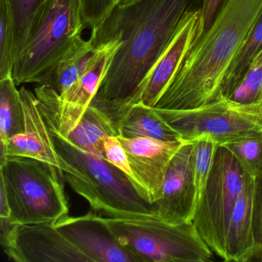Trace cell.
Masks as SVG:
<instances>
[{
    "mask_svg": "<svg viewBox=\"0 0 262 262\" xmlns=\"http://www.w3.org/2000/svg\"><path fill=\"white\" fill-rule=\"evenodd\" d=\"M261 102H262V97H261Z\"/></svg>",
    "mask_w": 262,
    "mask_h": 262,
    "instance_id": "34",
    "label": "cell"
},
{
    "mask_svg": "<svg viewBox=\"0 0 262 262\" xmlns=\"http://www.w3.org/2000/svg\"><path fill=\"white\" fill-rule=\"evenodd\" d=\"M38 103L59 159L62 179L96 214L104 217L157 215L154 205L140 187L106 159L80 149L62 136L48 107L39 99Z\"/></svg>",
    "mask_w": 262,
    "mask_h": 262,
    "instance_id": "3",
    "label": "cell"
},
{
    "mask_svg": "<svg viewBox=\"0 0 262 262\" xmlns=\"http://www.w3.org/2000/svg\"><path fill=\"white\" fill-rule=\"evenodd\" d=\"M0 176L10 223L54 224L68 215L62 172L57 167L33 158L8 156L0 165Z\"/></svg>",
    "mask_w": 262,
    "mask_h": 262,
    "instance_id": "4",
    "label": "cell"
},
{
    "mask_svg": "<svg viewBox=\"0 0 262 262\" xmlns=\"http://www.w3.org/2000/svg\"><path fill=\"white\" fill-rule=\"evenodd\" d=\"M204 31L202 9L185 15L174 37L147 75L141 87L138 102L152 108L156 106L200 40Z\"/></svg>",
    "mask_w": 262,
    "mask_h": 262,
    "instance_id": "11",
    "label": "cell"
},
{
    "mask_svg": "<svg viewBox=\"0 0 262 262\" xmlns=\"http://www.w3.org/2000/svg\"><path fill=\"white\" fill-rule=\"evenodd\" d=\"M54 225L90 262H137L121 245L105 217L96 213L67 215Z\"/></svg>",
    "mask_w": 262,
    "mask_h": 262,
    "instance_id": "12",
    "label": "cell"
},
{
    "mask_svg": "<svg viewBox=\"0 0 262 262\" xmlns=\"http://www.w3.org/2000/svg\"><path fill=\"white\" fill-rule=\"evenodd\" d=\"M1 243L16 262H90L54 224L13 225L0 219Z\"/></svg>",
    "mask_w": 262,
    "mask_h": 262,
    "instance_id": "10",
    "label": "cell"
},
{
    "mask_svg": "<svg viewBox=\"0 0 262 262\" xmlns=\"http://www.w3.org/2000/svg\"><path fill=\"white\" fill-rule=\"evenodd\" d=\"M119 47L112 41L95 47L96 52L80 79L62 94L45 85L35 89V95L48 107L58 131L64 137L76 128L91 105Z\"/></svg>",
    "mask_w": 262,
    "mask_h": 262,
    "instance_id": "9",
    "label": "cell"
},
{
    "mask_svg": "<svg viewBox=\"0 0 262 262\" xmlns=\"http://www.w3.org/2000/svg\"><path fill=\"white\" fill-rule=\"evenodd\" d=\"M13 77L0 79V141L24 133L25 120L19 90Z\"/></svg>",
    "mask_w": 262,
    "mask_h": 262,
    "instance_id": "20",
    "label": "cell"
},
{
    "mask_svg": "<svg viewBox=\"0 0 262 262\" xmlns=\"http://www.w3.org/2000/svg\"><path fill=\"white\" fill-rule=\"evenodd\" d=\"M134 1V0H121L120 4H128V3H131Z\"/></svg>",
    "mask_w": 262,
    "mask_h": 262,
    "instance_id": "33",
    "label": "cell"
},
{
    "mask_svg": "<svg viewBox=\"0 0 262 262\" xmlns=\"http://www.w3.org/2000/svg\"><path fill=\"white\" fill-rule=\"evenodd\" d=\"M85 28L79 0H47L15 59V83H34L82 36Z\"/></svg>",
    "mask_w": 262,
    "mask_h": 262,
    "instance_id": "6",
    "label": "cell"
},
{
    "mask_svg": "<svg viewBox=\"0 0 262 262\" xmlns=\"http://www.w3.org/2000/svg\"><path fill=\"white\" fill-rule=\"evenodd\" d=\"M202 5L203 0H134L116 6L92 30L95 47L112 41L119 45L91 103L106 113L116 128L128 107L139 102L147 75L185 15Z\"/></svg>",
    "mask_w": 262,
    "mask_h": 262,
    "instance_id": "1",
    "label": "cell"
},
{
    "mask_svg": "<svg viewBox=\"0 0 262 262\" xmlns=\"http://www.w3.org/2000/svg\"><path fill=\"white\" fill-rule=\"evenodd\" d=\"M16 30V57L21 51L36 18L47 0H7Z\"/></svg>",
    "mask_w": 262,
    "mask_h": 262,
    "instance_id": "24",
    "label": "cell"
},
{
    "mask_svg": "<svg viewBox=\"0 0 262 262\" xmlns=\"http://www.w3.org/2000/svg\"><path fill=\"white\" fill-rule=\"evenodd\" d=\"M24 108L25 132L15 135L6 142L0 141V165L8 156L33 158L60 169L59 159L36 95L22 87L19 90Z\"/></svg>",
    "mask_w": 262,
    "mask_h": 262,
    "instance_id": "15",
    "label": "cell"
},
{
    "mask_svg": "<svg viewBox=\"0 0 262 262\" xmlns=\"http://www.w3.org/2000/svg\"><path fill=\"white\" fill-rule=\"evenodd\" d=\"M261 50L262 16L245 41L225 76L222 85V94L224 96L230 97L232 94L246 74L251 62Z\"/></svg>",
    "mask_w": 262,
    "mask_h": 262,
    "instance_id": "21",
    "label": "cell"
},
{
    "mask_svg": "<svg viewBox=\"0 0 262 262\" xmlns=\"http://www.w3.org/2000/svg\"><path fill=\"white\" fill-rule=\"evenodd\" d=\"M105 219L137 262H208L214 259V253L193 222H169L158 214Z\"/></svg>",
    "mask_w": 262,
    "mask_h": 262,
    "instance_id": "5",
    "label": "cell"
},
{
    "mask_svg": "<svg viewBox=\"0 0 262 262\" xmlns=\"http://www.w3.org/2000/svg\"><path fill=\"white\" fill-rule=\"evenodd\" d=\"M16 59V30L7 0H0V79L13 74Z\"/></svg>",
    "mask_w": 262,
    "mask_h": 262,
    "instance_id": "23",
    "label": "cell"
},
{
    "mask_svg": "<svg viewBox=\"0 0 262 262\" xmlns=\"http://www.w3.org/2000/svg\"><path fill=\"white\" fill-rule=\"evenodd\" d=\"M95 52L92 39L85 40L80 36L54 65L37 78L35 83L62 94L80 79Z\"/></svg>",
    "mask_w": 262,
    "mask_h": 262,
    "instance_id": "17",
    "label": "cell"
},
{
    "mask_svg": "<svg viewBox=\"0 0 262 262\" xmlns=\"http://www.w3.org/2000/svg\"><path fill=\"white\" fill-rule=\"evenodd\" d=\"M111 136H118V132L110 116L90 105L76 128L65 138L80 149L105 159V139Z\"/></svg>",
    "mask_w": 262,
    "mask_h": 262,
    "instance_id": "19",
    "label": "cell"
},
{
    "mask_svg": "<svg viewBox=\"0 0 262 262\" xmlns=\"http://www.w3.org/2000/svg\"><path fill=\"white\" fill-rule=\"evenodd\" d=\"M154 108L188 142L206 139L222 146L262 133V102L240 103L222 96L190 110Z\"/></svg>",
    "mask_w": 262,
    "mask_h": 262,
    "instance_id": "7",
    "label": "cell"
},
{
    "mask_svg": "<svg viewBox=\"0 0 262 262\" xmlns=\"http://www.w3.org/2000/svg\"><path fill=\"white\" fill-rule=\"evenodd\" d=\"M222 147L231 153L245 174L262 179V133L242 138Z\"/></svg>",
    "mask_w": 262,
    "mask_h": 262,
    "instance_id": "22",
    "label": "cell"
},
{
    "mask_svg": "<svg viewBox=\"0 0 262 262\" xmlns=\"http://www.w3.org/2000/svg\"><path fill=\"white\" fill-rule=\"evenodd\" d=\"M260 261L262 262V245L257 243L254 252L251 254L248 262Z\"/></svg>",
    "mask_w": 262,
    "mask_h": 262,
    "instance_id": "32",
    "label": "cell"
},
{
    "mask_svg": "<svg viewBox=\"0 0 262 262\" xmlns=\"http://www.w3.org/2000/svg\"><path fill=\"white\" fill-rule=\"evenodd\" d=\"M255 235L257 243L262 245V179H257L255 208Z\"/></svg>",
    "mask_w": 262,
    "mask_h": 262,
    "instance_id": "29",
    "label": "cell"
},
{
    "mask_svg": "<svg viewBox=\"0 0 262 262\" xmlns=\"http://www.w3.org/2000/svg\"><path fill=\"white\" fill-rule=\"evenodd\" d=\"M222 2V0H203L202 11L205 24V31L211 25Z\"/></svg>",
    "mask_w": 262,
    "mask_h": 262,
    "instance_id": "30",
    "label": "cell"
},
{
    "mask_svg": "<svg viewBox=\"0 0 262 262\" xmlns=\"http://www.w3.org/2000/svg\"><path fill=\"white\" fill-rule=\"evenodd\" d=\"M262 50L254 58L230 99L244 104L262 102Z\"/></svg>",
    "mask_w": 262,
    "mask_h": 262,
    "instance_id": "26",
    "label": "cell"
},
{
    "mask_svg": "<svg viewBox=\"0 0 262 262\" xmlns=\"http://www.w3.org/2000/svg\"><path fill=\"white\" fill-rule=\"evenodd\" d=\"M194 142L174 156L164 179L162 196L154 204L158 215L172 222H193L194 216Z\"/></svg>",
    "mask_w": 262,
    "mask_h": 262,
    "instance_id": "14",
    "label": "cell"
},
{
    "mask_svg": "<svg viewBox=\"0 0 262 262\" xmlns=\"http://www.w3.org/2000/svg\"><path fill=\"white\" fill-rule=\"evenodd\" d=\"M10 215V207L5 190L0 185V219H9Z\"/></svg>",
    "mask_w": 262,
    "mask_h": 262,
    "instance_id": "31",
    "label": "cell"
},
{
    "mask_svg": "<svg viewBox=\"0 0 262 262\" xmlns=\"http://www.w3.org/2000/svg\"><path fill=\"white\" fill-rule=\"evenodd\" d=\"M118 137L126 152L138 184L145 191L149 202L154 205L162 196L164 179L171 160L188 142Z\"/></svg>",
    "mask_w": 262,
    "mask_h": 262,
    "instance_id": "13",
    "label": "cell"
},
{
    "mask_svg": "<svg viewBox=\"0 0 262 262\" xmlns=\"http://www.w3.org/2000/svg\"><path fill=\"white\" fill-rule=\"evenodd\" d=\"M245 181L246 174L234 156L226 148L219 146L193 223L210 249L225 261L231 214Z\"/></svg>",
    "mask_w": 262,
    "mask_h": 262,
    "instance_id": "8",
    "label": "cell"
},
{
    "mask_svg": "<svg viewBox=\"0 0 262 262\" xmlns=\"http://www.w3.org/2000/svg\"><path fill=\"white\" fill-rule=\"evenodd\" d=\"M104 147H105V159L115 166L117 167L121 171H123L138 186L140 187L132 171L126 152L118 136H111L105 138Z\"/></svg>",
    "mask_w": 262,
    "mask_h": 262,
    "instance_id": "28",
    "label": "cell"
},
{
    "mask_svg": "<svg viewBox=\"0 0 262 262\" xmlns=\"http://www.w3.org/2000/svg\"><path fill=\"white\" fill-rule=\"evenodd\" d=\"M194 142V214L200 203L209 179L214 155L219 145L211 141L202 139Z\"/></svg>",
    "mask_w": 262,
    "mask_h": 262,
    "instance_id": "25",
    "label": "cell"
},
{
    "mask_svg": "<svg viewBox=\"0 0 262 262\" xmlns=\"http://www.w3.org/2000/svg\"><path fill=\"white\" fill-rule=\"evenodd\" d=\"M262 16V0H222L180 71L154 108L182 110L224 96V79Z\"/></svg>",
    "mask_w": 262,
    "mask_h": 262,
    "instance_id": "2",
    "label": "cell"
},
{
    "mask_svg": "<svg viewBox=\"0 0 262 262\" xmlns=\"http://www.w3.org/2000/svg\"><path fill=\"white\" fill-rule=\"evenodd\" d=\"M257 179L246 174L245 187L231 214L227 234L226 261L248 262L257 245L255 208Z\"/></svg>",
    "mask_w": 262,
    "mask_h": 262,
    "instance_id": "16",
    "label": "cell"
},
{
    "mask_svg": "<svg viewBox=\"0 0 262 262\" xmlns=\"http://www.w3.org/2000/svg\"><path fill=\"white\" fill-rule=\"evenodd\" d=\"M121 0H79L81 16L85 28L97 27Z\"/></svg>",
    "mask_w": 262,
    "mask_h": 262,
    "instance_id": "27",
    "label": "cell"
},
{
    "mask_svg": "<svg viewBox=\"0 0 262 262\" xmlns=\"http://www.w3.org/2000/svg\"><path fill=\"white\" fill-rule=\"evenodd\" d=\"M118 136L126 139L148 138L161 141L183 140L152 107L142 102L133 104L124 113L117 125Z\"/></svg>",
    "mask_w": 262,
    "mask_h": 262,
    "instance_id": "18",
    "label": "cell"
}]
</instances>
